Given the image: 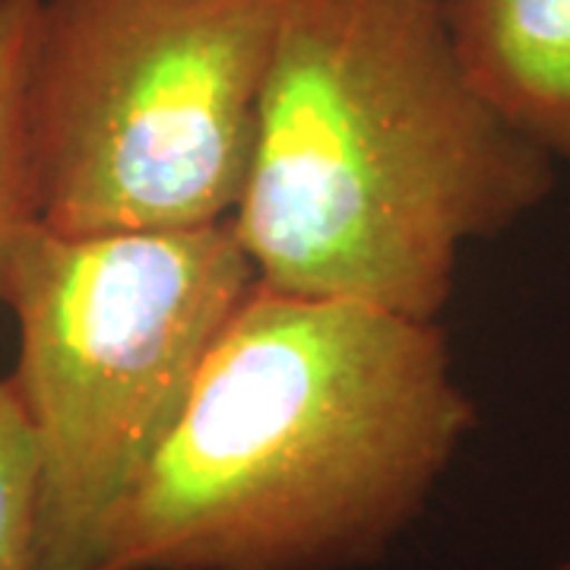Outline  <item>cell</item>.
<instances>
[{"label": "cell", "instance_id": "52a82bcc", "mask_svg": "<svg viewBox=\"0 0 570 570\" xmlns=\"http://www.w3.org/2000/svg\"><path fill=\"white\" fill-rule=\"evenodd\" d=\"M36 441L13 377H0V570H32Z\"/></svg>", "mask_w": 570, "mask_h": 570}, {"label": "cell", "instance_id": "277c9868", "mask_svg": "<svg viewBox=\"0 0 570 570\" xmlns=\"http://www.w3.org/2000/svg\"><path fill=\"white\" fill-rule=\"evenodd\" d=\"M292 0H41L26 127L39 223L181 232L242 204Z\"/></svg>", "mask_w": 570, "mask_h": 570}, {"label": "cell", "instance_id": "6da1fadb", "mask_svg": "<svg viewBox=\"0 0 570 570\" xmlns=\"http://www.w3.org/2000/svg\"><path fill=\"white\" fill-rule=\"evenodd\" d=\"M472 428L438 321L257 283L115 510L99 570L371 568Z\"/></svg>", "mask_w": 570, "mask_h": 570}, {"label": "cell", "instance_id": "ba28073f", "mask_svg": "<svg viewBox=\"0 0 570 570\" xmlns=\"http://www.w3.org/2000/svg\"><path fill=\"white\" fill-rule=\"evenodd\" d=\"M554 570H570V558H568V561H564V564H558V568H554Z\"/></svg>", "mask_w": 570, "mask_h": 570}, {"label": "cell", "instance_id": "3957f363", "mask_svg": "<svg viewBox=\"0 0 570 570\" xmlns=\"http://www.w3.org/2000/svg\"><path fill=\"white\" fill-rule=\"evenodd\" d=\"M254 285L232 219L82 238L22 228L0 305L20 326L10 377L36 441L32 570H99L115 510Z\"/></svg>", "mask_w": 570, "mask_h": 570}, {"label": "cell", "instance_id": "8992f818", "mask_svg": "<svg viewBox=\"0 0 570 570\" xmlns=\"http://www.w3.org/2000/svg\"><path fill=\"white\" fill-rule=\"evenodd\" d=\"M41 0H0V285L22 228L39 223L26 80Z\"/></svg>", "mask_w": 570, "mask_h": 570}, {"label": "cell", "instance_id": "5b68a950", "mask_svg": "<svg viewBox=\"0 0 570 570\" xmlns=\"http://www.w3.org/2000/svg\"><path fill=\"white\" fill-rule=\"evenodd\" d=\"M475 96L549 159H570V0H441Z\"/></svg>", "mask_w": 570, "mask_h": 570}, {"label": "cell", "instance_id": "7a4b0ae2", "mask_svg": "<svg viewBox=\"0 0 570 570\" xmlns=\"http://www.w3.org/2000/svg\"><path fill=\"white\" fill-rule=\"evenodd\" d=\"M551 163L475 96L441 0H292L232 225L266 288L438 321Z\"/></svg>", "mask_w": 570, "mask_h": 570}]
</instances>
